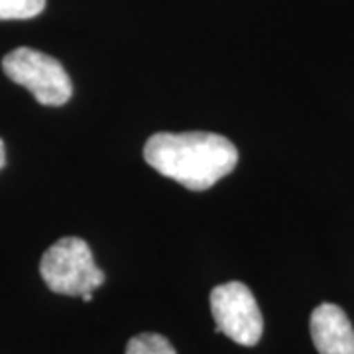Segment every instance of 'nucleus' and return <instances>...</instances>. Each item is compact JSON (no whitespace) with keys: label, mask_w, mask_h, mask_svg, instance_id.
<instances>
[{"label":"nucleus","mask_w":354,"mask_h":354,"mask_svg":"<svg viewBox=\"0 0 354 354\" xmlns=\"http://www.w3.org/2000/svg\"><path fill=\"white\" fill-rule=\"evenodd\" d=\"M144 160L183 187L205 191L236 167L239 150L230 140L213 132H158L146 142Z\"/></svg>","instance_id":"1"},{"label":"nucleus","mask_w":354,"mask_h":354,"mask_svg":"<svg viewBox=\"0 0 354 354\" xmlns=\"http://www.w3.org/2000/svg\"><path fill=\"white\" fill-rule=\"evenodd\" d=\"M39 274L53 293L71 297H83L104 283V272L95 264L88 244L77 236L51 244L41 256Z\"/></svg>","instance_id":"2"},{"label":"nucleus","mask_w":354,"mask_h":354,"mask_svg":"<svg viewBox=\"0 0 354 354\" xmlns=\"http://www.w3.org/2000/svg\"><path fill=\"white\" fill-rule=\"evenodd\" d=\"M2 71L16 85L28 88L44 106H62L71 99L73 85L55 57L32 48H16L2 59Z\"/></svg>","instance_id":"3"},{"label":"nucleus","mask_w":354,"mask_h":354,"mask_svg":"<svg viewBox=\"0 0 354 354\" xmlns=\"http://www.w3.org/2000/svg\"><path fill=\"white\" fill-rule=\"evenodd\" d=\"M211 313L216 333L227 335L230 341L254 346L262 339L264 319L254 293L242 281H228L213 288Z\"/></svg>","instance_id":"4"},{"label":"nucleus","mask_w":354,"mask_h":354,"mask_svg":"<svg viewBox=\"0 0 354 354\" xmlns=\"http://www.w3.org/2000/svg\"><path fill=\"white\" fill-rule=\"evenodd\" d=\"M311 339L319 354H354V327L339 305L321 304L309 319Z\"/></svg>","instance_id":"5"},{"label":"nucleus","mask_w":354,"mask_h":354,"mask_svg":"<svg viewBox=\"0 0 354 354\" xmlns=\"http://www.w3.org/2000/svg\"><path fill=\"white\" fill-rule=\"evenodd\" d=\"M127 354H177L171 342L158 333H140L127 344Z\"/></svg>","instance_id":"6"},{"label":"nucleus","mask_w":354,"mask_h":354,"mask_svg":"<svg viewBox=\"0 0 354 354\" xmlns=\"http://www.w3.org/2000/svg\"><path fill=\"white\" fill-rule=\"evenodd\" d=\"M44 8L46 0H0V20H30Z\"/></svg>","instance_id":"7"},{"label":"nucleus","mask_w":354,"mask_h":354,"mask_svg":"<svg viewBox=\"0 0 354 354\" xmlns=\"http://www.w3.org/2000/svg\"><path fill=\"white\" fill-rule=\"evenodd\" d=\"M6 165V148H4V142L0 138V169Z\"/></svg>","instance_id":"8"},{"label":"nucleus","mask_w":354,"mask_h":354,"mask_svg":"<svg viewBox=\"0 0 354 354\" xmlns=\"http://www.w3.org/2000/svg\"><path fill=\"white\" fill-rule=\"evenodd\" d=\"M83 301H93V293H85L83 295Z\"/></svg>","instance_id":"9"}]
</instances>
